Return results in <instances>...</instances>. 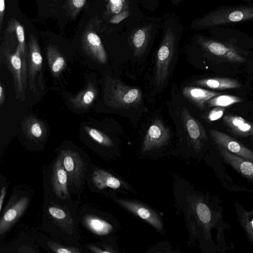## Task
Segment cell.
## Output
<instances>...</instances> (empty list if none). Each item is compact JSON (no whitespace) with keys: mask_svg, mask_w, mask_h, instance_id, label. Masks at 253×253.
<instances>
[{"mask_svg":"<svg viewBox=\"0 0 253 253\" xmlns=\"http://www.w3.org/2000/svg\"><path fill=\"white\" fill-rule=\"evenodd\" d=\"M212 35L207 38L198 36L197 41L202 49L213 57L221 61L242 63L247 60L249 52L242 43L252 38L246 33L228 26L209 28Z\"/></svg>","mask_w":253,"mask_h":253,"instance_id":"obj_1","label":"cell"},{"mask_svg":"<svg viewBox=\"0 0 253 253\" xmlns=\"http://www.w3.org/2000/svg\"><path fill=\"white\" fill-rule=\"evenodd\" d=\"M91 183L99 190L109 188L113 189L122 187L123 182L113 174L102 169H94L90 176Z\"/></svg>","mask_w":253,"mask_h":253,"instance_id":"obj_18","label":"cell"},{"mask_svg":"<svg viewBox=\"0 0 253 253\" xmlns=\"http://www.w3.org/2000/svg\"><path fill=\"white\" fill-rule=\"evenodd\" d=\"M5 100L4 90L2 85H0V104L2 105Z\"/></svg>","mask_w":253,"mask_h":253,"instance_id":"obj_39","label":"cell"},{"mask_svg":"<svg viewBox=\"0 0 253 253\" xmlns=\"http://www.w3.org/2000/svg\"><path fill=\"white\" fill-rule=\"evenodd\" d=\"M84 129L90 137L98 144L106 147L113 145V143L110 138L102 131L86 126H84Z\"/></svg>","mask_w":253,"mask_h":253,"instance_id":"obj_30","label":"cell"},{"mask_svg":"<svg viewBox=\"0 0 253 253\" xmlns=\"http://www.w3.org/2000/svg\"></svg>","mask_w":253,"mask_h":253,"instance_id":"obj_42","label":"cell"},{"mask_svg":"<svg viewBox=\"0 0 253 253\" xmlns=\"http://www.w3.org/2000/svg\"><path fill=\"white\" fill-rule=\"evenodd\" d=\"M63 166L66 170L69 183L79 187L84 182L85 166L80 155L75 151L69 149L64 150L59 155Z\"/></svg>","mask_w":253,"mask_h":253,"instance_id":"obj_6","label":"cell"},{"mask_svg":"<svg viewBox=\"0 0 253 253\" xmlns=\"http://www.w3.org/2000/svg\"><path fill=\"white\" fill-rule=\"evenodd\" d=\"M7 32H15L18 42L21 56L22 58H27V55L25 46V37L24 29L22 25L16 19H12L8 26Z\"/></svg>","mask_w":253,"mask_h":253,"instance_id":"obj_26","label":"cell"},{"mask_svg":"<svg viewBox=\"0 0 253 253\" xmlns=\"http://www.w3.org/2000/svg\"><path fill=\"white\" fill-rule=\"evenodd\" d=\"M251 140H252V142H253V137L252 138Z\"/></svg>","mask_w":253,"mask_h":253,"instance_id":"obj_41","label":"cell"},{"mask_svg":"<svg viewBox=\"0 0 253 253\" xmlns=\"http://www.w3.org/2000/svg\"><path fill=\"white\" fill-rule=\"evenodd\" d=\"M84 223L92 233L99 236L106 235L113 230L109 223L97 216L88 214L84 218Z\"/></svg>","mask_w":253,"mask_h":253,"instance_id":"obj_21","label":"cell"},{"mask_svg":"<svg viewBox=\"0 0 253 253\" xmlns=\"http://www.w3.org/2000/svg\"><path fill=\"white\" fill-rule=\"evenodd\" d=\"M239 219L250 240L253 244V210L250 211L241 210L239 213Z\"/></svg>","mask_w":253,"mask_h":253,"instance_id":"obj_29","label":"cell"},{"mask_svg":"<svg viewBox=\"0 0 253 253\" xmlns=\"http://www.w3.org/2000/svg\"><path fill=\"white\" fill-rule=\"evenodd\" d=\"M242 101L243 99L239 96L221 94L210 99L206 102V104L210 107L224 108Z\"/></svg>","mask_w":253,"mask_h":253,"instance_id":"obj_28","label":"cell"},{"mask_svg":"<svg viewBox=\"0 0 253 253\" xmlns=\"http://www.w3.org/2000/svg\"><path fill=\"white\" fill-rule=\"evenodd\" d=\"M107 105L114 108L129 109L139 104L142 92L137 87L130 86L117 79H109L106 87Z\"/></svg>","mask_w":253,"mask_h":253,"instance_id":"obj_3","label":"cell"},{"mask_svg":"<svg viewBox=\"0 0 253 253\" xmlns=\"http://www.w3.org/2000/svg\"><path fill=\"white\" fill-rule=\"evenodd\" d=\"M51 178L52 187L56 195L63 199L68 198L69 196L68 176L60 155L53 165Z\"/></svg>","mask_w":253,"mask_h":253,"instance_id":"obj_13","label":"cell"},{"mask_svg":"<svg viewBox=\"0 0 253 253\" xmlns=\"http://www.w3.org/2000/svg\"><path fill=\"white\" fill-rule=\"evenodd\" d=\"M223 122L229 130L236 135L248 137L253 135V124L242 117L226 115Z\"/></svg>","mask_w":253,"mask_h":253,"instance_id":"obj_16","label":"cell"},{"mask_svg":"<svg viewBox=\"0 0 253 253\" xmlns=\"http://www.w3.org/2000/svg\"><path fill=\"white\" fill-rule=\"evenodd\" d=\"M212 140L218 147H221L229 152L253 162V151L231 136L219 130L211 129L209 130Z\"/></svg>","mask_w":253,"mask_h":253,"instance_id":"obj_7","label":"cell"},{"mask_svg":"<svg viewBox=\"0 0 253 253\" xmlns=\"http://www.w3.org/2000/svg\"><path fill=\"white\" fill-rule=\"evenodd\" d=\"M28 136L34 140H40L45 134L43 124L35 118H30L25 121L24 127Z\"/></svg>","mask_w":253,"mask_h":253,"instance_id":"obj_24","label":"cell"},{"mask_svg":"<svg viewBox=\"0 0 253 253\" xmlns=\"http://www.w3.org/2000/svg\"><path fill=\"white\" fill-rule=\"evenodd\" d=\"M5 10V0H0V27L2 24L3 18Z\"/></svg>","mask_w":253,"mask_h":253,"instance_id":"obj_37","label":"cell"},{"mask_svg":"<svg viewBox=\"0 0 253 253\" xmlns=\"http://www.w3.org/2000/svg\"><path fill=\"white\" fill-rule=\"evenodd\" d=\"M126 0H108L109 8L115 14L120 12L123 8Z\"/></svg>","mask_w":253,"mask_h":253,"instance_id":"obj_34","label":"cell"},{"mask_svg":"<svg viewBox=\"0 0 253 253\" xmlns=\"http://www.w3.org/2000/svg\"><path fill=\"white\" fill-rule=\"evenodd\" d=\"M117 202L123 207L145 220L159 231H163V224L159 216L146 206L126 200L118 199Z\"/></svg>","mask_w":253,"mask_h":253,"instance_id":"obj_11","label":"cell"},{"mask_svg":"<svg viewBox=\"0 0 253 253\" xmlns=\"http://www.w3.org/2000/svg\"><path fill=\"white\" fill-rule=\"evenodd\" d=\"M6 186L4 185L1 189L0 190V211L2 210L4 200L6 195Z\"/></svg>","mask_w":253,"mask_h":253,"instance_id":"obj_38","label":"cell"},{"mask_svg":"<svg viewBox=\"0 0 253 253\" xmlns=\"http://www.w3.org/2000/svg\"><path fill=\"white\" fill-rule=\"evenodd\" d=\"M88 249L90 250V251H91L93 253H111L110 251L107 250H103L102 249L99 248L98 247H96L94 245H89L88 246Z\"/></svg>","mask_w":253,"mask_h":253,"instance_id":"obj_36","label":"cell"},{"mask_svg":"<svg viewBox=\"0 0 253 253\" xmlns=\"http://www.w3.org/2000/svg\"><path fill=\"white\" fill-rule=\"evenodd\" d=\"M48 212L52 218L61 227L67 229L73 225V221L69 214L58 206H50Z\"/></svg>","mask_w":253,"mask_h":253,"instance_id":"obj_27","label":"cell"},{"mask_svg":"<svg viewBox=\"0 0 253 253\" xmlns=\"http://www.w3.org/2000/svg\"><path fill=\"white\" fill-rule=\"evenodd\" d=\"M244 1H245V2H246L247 3H251V0H243Z\"/></svg>","mask_w":253,"mask_h":253,"instance_id":"obj_40","label":"cell"},{"mask_svg":"<svg viewBox=\"0 0 253 253\" xmlns=\"http://www.w3.org/2000/svg\"><path fill=\"white\" fill-rule=\"evenodd\" d=\"M148 29L143 28L138 29L133 34L132 43L135 56H141L144 52L148 42Z\"/></svg>","mask_w":253,"mask_h":253,"instance_id":"obj_25","label":"cell"},{"mask_svg":"<svg viewBox=\"0 0 253 253\" xmlns=\"http://www.w3.org/2000/svg\"><path fill=\"white\" fill-rule=\"evenodd\" d=\"M29 203V198L23 196L6 209L0 219V235L4 234L16 222L26 209Z\"/></svg>","mask_w":253,"mask_h":253,"instance_id":"obj_12","label":"cell"},{"mask_svg":"<svg viewBox=\"0 0 253 253\" xmlns=\"http://www.w3.org/2000/svg\"><path fill=\"white\" fill-rule=\"evenodd\" d=\"M192 84L217 90L237 89L242 87V84L236 80L222 77L202 79L194 81Z\"/></svg>","mask_w":253,"mask_h":253,"instance_id":"obj_19","label":"cell"},{"mask_svg":"<svg viewBox=\"0 0 253 253\" xmlns=\"http://www.w3.org/2000/svg\"><path fill=\"white\" fill-rule=\"evenodd\" d=\"M86 0H67V5L72 16H75L84 5Z\"/></svg>","mask_w":253,"mask_h":253,"instance_id":"obj_31","label":"cell"},{"mask_svg":"<svg viewBox=\"0 0 253 253\" xmlns=\"http://www.w3.org/2000/svg\"><path fill=\"white\" fill-rule=\"evenodd\" d=\"M96 94L95 87L90 84L84 90L71 98L70 101L76 108H86L92 103L96 98Z\"/></svg>","mask_w":253,"mask_h":253,"instance_id":"obj_23","label":"cell"},{"mask_svg":"<svg viewBox=\"0 0 253 253\" xmlns=\"http://www.w3.org/2000/svg\"><path fill=\"white\" fill-rule=\"evenodd\" d=\"M194 209L199 221L207 234H210V230L214 224L213 215L211 209L205 202L198 201L194 204Z\"/></svg>","mask_w":253,"mask_h":253,"instance_id":"obj_20","label":"cell"},{"mask_svg":"<svg viewBox=\"0 0 253 253\" xmlns=\"http://www.w3.org/2000/svg\"><path fill=\"white\" fill-rule=\"evenodd\" d=\"M28 80L30 90L38 93L37 86L43 89L42 57L37 39L32 33L29 41Z\"/></svg>","mask_w":253,"mask_h":253,"instance_id":"obj_5","label":"cell"},{"mask_svg":"<svg viewBox=\"0 0 253 253\" xmlns=\"http://www.w3.org/2000/svg\"><path fill=\"white\" fill-rule=\"evenodd\" d=\"M10 65L14 77L15 89L17 98L25 97L27 83V58H22L17 46L15 52L9 58Z\"/></svg>","mask_w":253,"mask_h":253,"instance_id":"obj_8","label":"cell"},{"mask_svg":"<svg viewBox=\"0 0 253 253\" xmlns=\"http://www.w3.org/2000/svg\"><path fill=\"white\" fill-rule=\"evenodd\" d=\"M129 13L127 11H124L117 13L110 19V22L112 24H118L125 20L129 16Z\"/></svg>","mask_w":253,"mask_h":253,"instance_id":"obj_35","label":"cell"},{"mask_svg":"<svg viewBox=\"0 0 253 253\" xmlns=\"http://www.w3.org/2000/svg\"><path fill=\"white\" fill-rule=\"evenodd\" d=\"M181 118L193 147L199 152L207 140L206 130L202 124L193 117L185 108L182 109Z\"/></svg>","mask_w":253,"mask_h":253,"instance_id":"obj_10","label":"cell"},{"mask_svg":"<svg viewBox=\"0 0 253 253\" xmlns=\"http://www.w3.org/2000/svg\"><path fill=\"white\" fill-rule=\"evenodd\" d=\"M253 21V3L220 6L196 20L192 26L196 29L229 26Z\"/></svg>","mask_w":253,"mask_h":253,"instance_id":"obj_2","label":"cell"},{"mask_svg":"<svg viewBox=\"0 0 253 253\" xmlns=\"http://www.w3.org/2000/svg\"><path fill=\"white\" fill-rule=\"evenodd\" d=\"M47 59L50 71L54 77L58 76L65 68L66 63L58 50L52 45L47 47Z\"/></svg>","mask_w":253,"mask_h":253,"instance_id":"obj_22","label":"cell"},{"mask_svg":"<svg viewBox=\"0 0 253 253\" xmlns=\"http://www.w3.org/2000/svg\"><path fill=\"white\" fill-rule=\"evenodd\" d=\"M218 149L220 156L228 164L246 178L253 181V162L222 147H218Z\"/></svg>","mask_w":253,"mask_h":253,"instance_id":"obj_14","label":"cell"},{"mask_svg":"<svg viewBox=\"0 0 253 253\" xmlns=\"http://www.w3.org/2000/svg\"><path fill=\"white\" fill-rule=\"evenodd\" d=\"M225 111L223 107H215L207 115V119L211 122L216 121L221 118Z\"/></svg>","mask_w":253,"mask_h":253,"instance_id":"obj_33","label":"cell"},{"mask_svg":"<svg viewBox=\"0 0 253 253\" xmlns=\"http://www.w3.org/2000/svg\"><path fill=\"white\" fill-rule=\"evenodd\" d=\"M221 94L198 87L185 86L182 89L183 96L201 109L205 108L208 100Z\"/></svg>","mask_w":253,"mask_h":253,"instance_id":"obj_17","label":"cell"},{"mask_svg":"<svg viewBox=\"0 0 253 253\" xmlns=\"http://www.w3.org/2000/svg\"><path fill=\"white\" fill-rule=\"evenodd\" d=\"M83 44L87 52L98 62L104 64L107 60L106 50L99 36L92 30H87L83 36Z\"/></svg>","mask_w":253,"mask_h":253,"instance_id":"obj_15","label":"cell"},{"mask_svg":"<svg viewBox=\"0 0 253 253\" xmlns=\"http://www.w3.org/2000/svg\"><path fill=\"white\" fill-rule=\"evenodd\" d=\"M169 137V129L161 120H156L147 131L143 142L142 151L145 152L162 146Z\"/></svg>","mask_w":253,"mask_h":253,"instance_id":"obj_9","label":"cell"},{"mask_svg":"<svg viewBox=\"0 0 253 253\" xmlns=\"http://www.w3.org/2000/svg\"><path fill=\"white\" fill-rule=\"evenodd\" d=\"M175 37L170 28L168 29L157 54L155 81L158 85H162L169 75V69L172 58Z\"/></svg>","mask_w":253,"mask_h":253,"instance_id":"obj_4","label":"cell"},{"mask_svg":"<svg viewBox=\"0 0 253 253\" xmlns=\"http://www.w3.org/2000/svg\"><path fill=\"white\" fill-rule=\"evenodd\" d=\"M49 247L53 252L58 253H78L81 252L77 248L64 247L56 243H51Z\"/></svg>","mask_w":253,"mask_h":253,"instance_id":"obj_32","label":"cell"}]
</instances>
